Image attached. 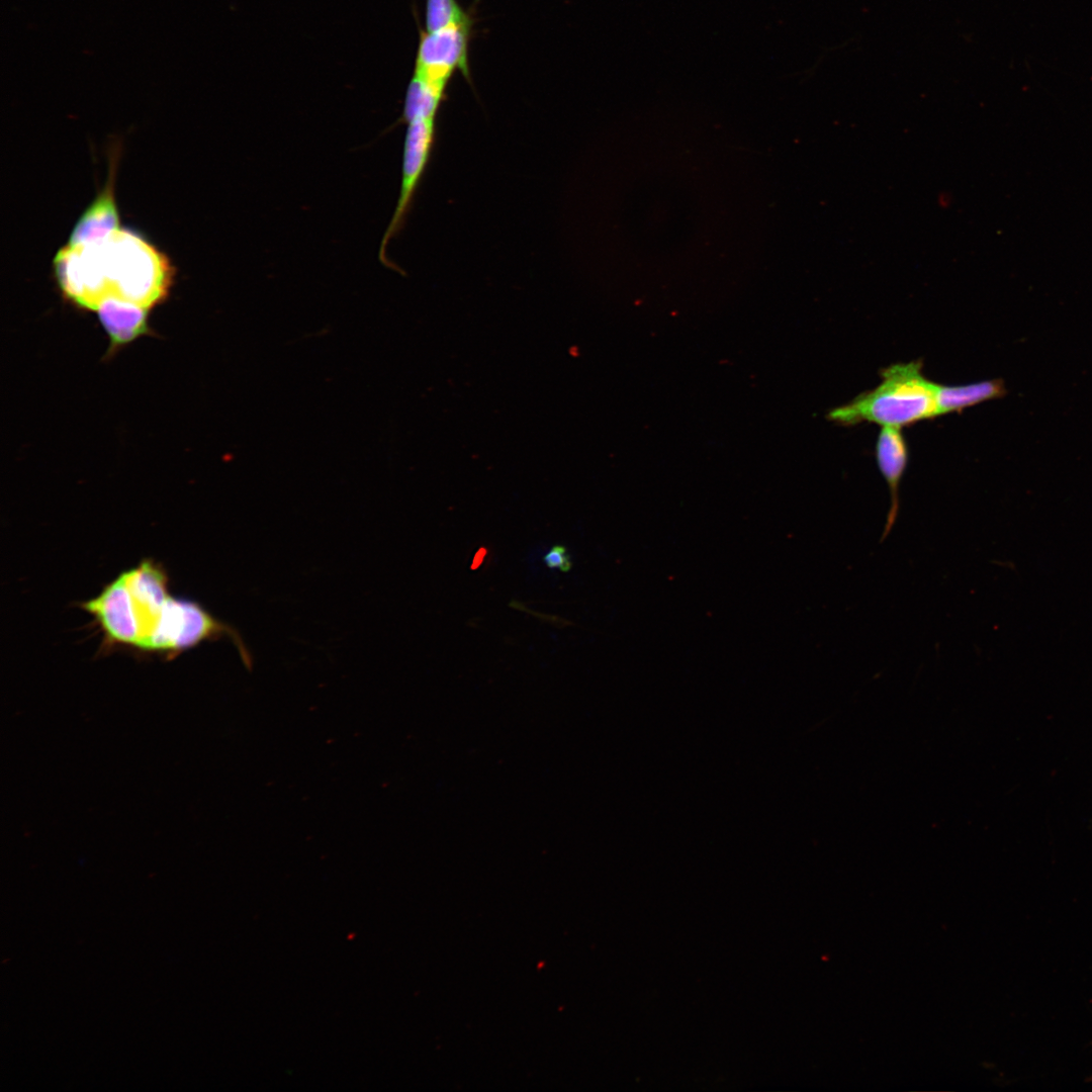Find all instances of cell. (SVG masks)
<instances>
[{
	"label": "cell",
	"mask_w": 1092,
	"mask_h": 1092,
	"mask_svg": "<svg viewBox=\"0 0 1092 1092\" xmlns=\"http://www.w3.org/2000/svg\"><path fill=\"white\" fill-rule=\"evenodd\" d=\"M471 21L452 24L420 35L415 75L446 88L455 71L470 80L468 63Z\"/></svg>",
	"instance_id": "4"
},
{
	"label": "cell",
	"mask_w": 1092,
	"mask_h": 1092,
	"mask_svg": "<svg viewBox=\"0 0 1092 1092\" xmlns=\"http://www.w3.org/2000/svg\"><path fill=\"white\" fill-rule=\"evenodd\" d=\"M115 165L104 188L81 214L70 235L68 245L82 246L104 241L119 231V215L114 198Z\"/></svg>",
	"instance_id": "9"
},
{
	"label": "cell",
	"mask_w": 1092,
	"mask_h": 1092,
	"mask_svg": "<svg viewBox=\"0 0 1092 1092\" xmlns=\"http://www.w3.org/2000/svg\"><path fill=\"white\" fill-rule=\"evenodd\" d=\"M54 264L65 295L91 309L108 296L149 309L167 296L173 276L168 258L128 230L98 243L67 245Z\"/></svg>",
	"instance_id": "1"
},
{
	"label": "cell",
	"mask_w": 1092,
	"mask_h": 1092,
	"mask_svg": "<svg viewBox=\"0 0 1092 1092\" xmlns=\"http://www.w3.org/2000/svg\"><path fill=\"white\" fill-rule=\"evenodd\" d=\"M96 310L114 348L148 332V308L134 302L108 296Z\"/></svg>",
	"instance_id": "10"
},
{
	"label": "cell",
	"mask_w": 1092,
	"mask_h": 1092,
	"mask_svg": "<svg viewBox=\"0 0 1092 1092\" xmlns=\"http://www.w3.org/2000/svg\"><path fill=\"white\" fill-rule=\"evenodd\" d=\"M111 644L139 647V630L124 578L120 573L94 598L81 604Z\"/></svg>",
	"instance_id": "7"
},
{
	"label": "cell",
	"mask_w": 1092,
	"mask_h": 1092,
	"mask_svg": "<svg viewBox=\"0 0 1092 1092\" xmlns=\"http://www.w3.org/2000/svg\"><path fill=\"white\" fill-rule=\"evenodd\" d=\"M470 20L456 0H427L425 23L427 31Z\"/></svg>",
	"instance_id": "13"
},
{
	"label": "cell",
	"mask_w": 1092,
	"mask_h": 1092,
	"mask_svg": "<svg viewBox=\"0 0 1092 1092\" xmlns=\"http://www.w3.org/2000/svg\"><path fill=\"white\" fill-rule=\"evenodd\" d=\"M445 90L414 74L405 94L403 120L436 118Z\"/></svg>",
	"instance_id": "12"
},
{
	"label": "cell",
	"mask_w": 1092,
	"mask_h": 1092,
	"mask_svg": "<svg viewBox=\"0 0 1092 1092\" xmlns=\"http://www.w3.org/2000/svg\"><path fill=\"white\" fill-rule=\"evenodd\" d=\"M876 459L890 493V507L881 537L884 541L899 515V489L908 463V448L901 429L882 427L876 444Z\"/></svg>",
	"instance_id": "8"
},
{
	"label": "cell",
	"mask_w": 1092,
	"mask_h": 1092,
	"mask_svg": "<svg viewBox=\"0 0 1092 1092\" xmlns=\"http://www.w3.org/2000/svg\"><path fill=\"white\" fill-rule=\"evenodd\" d=\"M221 638L236 646L244 665L251 669L253 655L235 627L215 618L194 601L170 596L147 651L177 655L204 641Z\"/></svg>",
	"instance_id": "3"
},
{
	"label": "cell",
	"mask_w": 1092,
	"mask_h": 1092,
	"mask_svg": "<svg viewBox=\"0 0 1092 1092\" xmlns=\"http://www.w3.org/2000/svg\"><path fill=\"white\" fill-rule=\"evenodd\" d=\"M1006 388L1001 379L983 380L962 385L935 383L936 417L960 413L986 400L1004 396Z\"/></svg>",
	"instance_id": "11"
},
{
	"label": "cell",
	"mask_w": 1092,
	"mask_h": 1092,
	"mask_svg": "<svg viewBox=\"0 0 1092 1092\" xmlns=\"http://www.w3.org/2000/svg\"><path fill=\"white\" fill-rule=\"evenodd\" d=\"M881 377L878 386L833 408L828 419L842 426L869 422L901 429L936 417L935 382L924 376L920 360L890 365Z\"/></svg>",
	"instance_id": "2"
},
{
	"label": "cell",
	"mask_w": 1092,
	"mask_h": 1092,
	"mask_svg": "<svg viewBox=\"0 0 1092 1092\" xmlns=\"http://www.w3.org/2000/svg\"><path fill=\"white\" fill-rule=\"evenodd\" d=\"M485 554H486V549H484V548H480V549H479V550H478V551H477V552L475 553V555H474V558H473V560H472V564H471V568H472V569H476V568H478V567H479V565H480V564L482 563V561H483V558H484Z\"/></svg>",
	"instance_id": "15"
},
{
	"label": "cell",
	"mask_w": 1092,
	"mask_h": 1092,
	"mask_svg": "<svg viewBox=\"0 0 1092 1092\" xmlns=\"http://www.w3.org/2000/svg\"><path fill=\"white\" fill-rule=\"evenodd\" d=\"M545 564L549 568H559L562 572H567L572 567V562L567 550L562 545H554L543 558Z\"/></svg>",
	"instance_id": "14"
},
{
	"label": "cell",
	"mask_w": 1092,
	"mask_h": 1092,
	"mask_svg": "<svg viewBox=\"0 0 1092 1092\" xmlns=\"http://www.w3.org/2000/svg\"><path fill=\"white\" fill-rule=\"evenodd\" d=\"M129 593L139 630V647L148 650L170 598L168 576L164 568L151 559L121 572Z\"/></svg>",
	"instance_id": "6"
},
{
	"label": "cell",
	"mask_w": 1092,
	"mask_h": 1092,
	"mask_svg": "<svg viewBox=\"0 0 1092 1092\" xmlns=\"http://www.w3.org/2000/svg\"><path fill=\"white\" fill-rule=\"evenodd\" d=\"M436 118H415L407 123L403 145L400 191L395 210L381 241L379 257L386 262V248L399 232L410 211L415 192L429 163L436 134Z\"/></svg>",
	"instance_id": "5"
}]
</instances>
